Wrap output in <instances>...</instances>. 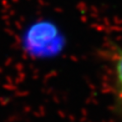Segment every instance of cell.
I'll list each match as a JSON object with an SVG mask.
<instances>
[{"mask_svg":"<svg viewBox=\"0 0 122 122\" xmlns=\"http://www.w3.org/2000/svg\"><path fill=\"white\" fill-rule=\"evenodd\" d=\"M111 69L116 109L122 115V49H119L114 53L111 61Z\"/></svg>","mask_w":122,"mask_h":122,"instance_id":"1","label":"cell"}]
</instances>
